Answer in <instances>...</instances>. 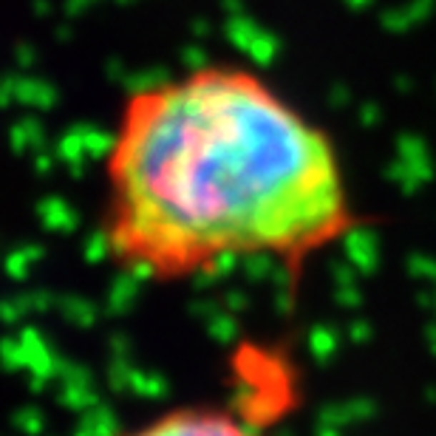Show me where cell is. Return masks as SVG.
I'll return each instance as SVG.
<instances>
[{"mask_svg": "<svg viewBox=\"0 0 436 436\" xmlns=\"http://www.w3.org/2000/svg\"><path fill=\"white\" fill-rule=\"evenodd\" d=\"M355 224L332 137L258 71L199 66L125 99L99 224L122 272L182 284L275 261L297 275Z\"/></svg>", "mask_w": 436, "mask_h": 436, "instance_id": "obj_1", "label": "cell"}, {"mask_svg": "<svg viewBox=\"0 0 436 436\" xmlns=\"http://www.w3.org/2000/svg\"><path fill=\"white\" fill-rule=\"evenodd\" d=\"M119 436H267L252 417L227 405H176Z\"/></svg>", "mask_w": 436, "mask_h": 436, "instance_id": "obj_2", "label": "cell"}]
</instances>
